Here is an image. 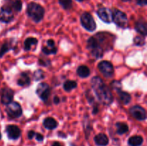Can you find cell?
Wrapping results in <instances>:
<instances>
[{
  "instance_id": "6da1fadb",
  "label": "cell",
  "mask_w": 147,
  "mask_h": 146,
  "mask_svg": "<svg viewBox=\"0 0 147 146\" xmlns=\"http://www.w3.org/2000/svg\"><path fill=\"white\" fill-rule=\"evenodd\" d=\"M91 87L94 90L95 94L102 104L109 105L113 102V95L110 89L106 85L103 80L99 77H94L92 78Z\"/></svg>"
},
{
  "instance_id": "7a4b0ae2",
  "label": "cell",
  "mask_w": 147,
  "mask_h": 146,
  "mask_svg": "<svg viewBox=\"0 0 147 146\" xmlns=\"http://www.w3.org/2000/svg\"><path fill=\"white\" fill-rule=\"evenodd\" d=\"M27 13L34 22H39L44 17L45 9L40 4L35 2H31L27 6Z\"/></svg>"
},
{
  "instance_id": "3957f363",
  "label": "cell",
  "mask_w": 147,
  "mask_h": 146,
  "mask_svg": "<svg viewBox=\"0 0 147 146\" xmlns=\"http://www.w3.org/2000/svg\"><path fill=\"white\" fill-rule=\"evenodd\" d=\"M88 48L91 52L92 55L96 58H100L103 57V49L100 47L98 39L94 36L91 37L88 40Z\"/></svg>"
},
{
  "instance_id": "277c9868",
  "label": "cell",
  "mask_w": 147,
  "mask_h": 146,
  "mask_svg": "<svg viewBox=\"0 0 147 146\" xmlns=\"http://www.w3.org/2000/svg\"><path fill=\"white\" fill-rule=\"evenodd\" d=\"M112 21L121 28H126L128 26L127 16L121 10L114 9L112 11Z\"/></svg>"
},
{
  "instance_id": "5b68a950",
  "label": "cell",
  "mask_w": 147,
  "mask_h": 146,
  "mask_svg": "<svg viewBox=\"0 0 147 146\" xmlns=\"http://www.w3.org/2000/svg\"><path fill=\"white\" fill-rule=\"evenodd\" d=\"M6 111L10 118H18L22 115V110L17 102H11L9 104H7Z\"/></svg>"
},
{
  "instance_id": "8992f818",
  "label": "cell",
  "mask_w": 147,
  "mask_h": 146,
  "mask_svg": "<svg viewBox=\"0 0 147 146\" xmlns=\"http://www.w3.org/2000/svg\"><path fill=\"white\" fill-rule=\"evenodd\" d=\"M81 24L86 30L89 31H93L96 29V21L91 14L88 12L83 13L80 17Z\"/></svg>"
},
{
  "instance_id": "52a82bcc",
  "label": "cell",
  "mask_w": 147,
  "mask_h": 146,
  "mask_svg": "<svg viewBox=\"0 0 147 146\" xmlns=\"http://www.w3.org/2000/svg\"><path fill=\"white\" fill-rule=\"evenodd\" d=\"M98 69L104 77L109 78L113 74V66L108 61H102L98 64Z\"/></svg>"
},
{
  "instance_id": "ba28073f",
  "label": "cell",
  "mask_w": 147,
  "mask_h": 146,
  "mask_svg": "<svg viewBox=\"0 0 147 146\" xmlns=\"http://www.w3.org/2000/svg\"><path fill=\"white\" fill-rule=\"evenodd\" d=\"M36 93L42 100L46 101L50 94V86L47 83H40L37 87Z\"/></svg>"
},
{
  "instance_id": "9c48e42d",
  "label": "cell",
  "mask_w": 147,
  "mask_h": 146,
  "mask_svg": "<svg viewBox=\"0 0 147 146\" xmlns=\"http://www.w3.org/2000/svg\"><path fill=\"white\" fill-rule=\"evenodd\" d=\"M131 115L133 116L134 118L138 120H144L146 118V111L142 107L139 105H135L131 107L129 110Z\"/></svg>"
},
{
  "instance_id": "30bf717a",
  "label": "cell",
  "mask_w": 147,
  "mask_h": 146,
  "mask_svg": "<svg viewBox=\"0 0 147 146\" xmlns=\"http://www.w3.org/2000/svg\"><path fill=\"white\" fill-rule=\"evenodd\" d=\"M14 19L12 11L9 7H2L0 9V21L4 23H9Z\"/></svg>"
},
{
  "instance_id": "8fae6325",
  "label": "cell",
  "mask_w": 147,
  "mask_h": 146,
  "mask_svg": "<svg viewBox=\"0 0 147 146\" xmlns=\"http://www.w3.org/2000/svg\"><path fill=\"white\" fill-rule=\"evenodd\" d=\"M97 14L99 18L105 23H111L112 21V11L109 9L103 7L97 11Z\"/></svg>"
},
{
  "instance_id": "7c38bea8",
  "label": "cell",
  "mask_w": 147,
  "mask_h": 146,
  "mask_svg": "<svg viewBox=\"0 0 147 146\" xmlns=\"http://www.w3.org/2000/svg\"><path fill=\"white\" fill-rule=\"evenodd\" d=\"M13 97H14V92L10 88L5 87L1 90V101L2 104L6 105L9 104L11 102H12Z\"/></svg>"
},
{
  "instance_id": "4fadbf2b",
  "label": "cell",
  "mask_w": 147,
  "mask_h": 146,
  "mask_svg": "<svg viewBox=\"0 0 147 146\" xmlns=\"http://www.w3.org/2000/svg\"><path fill=\"white\" fill-rule=\"evenodd\" d=\"M7 136L11 140H17L21 135V130L17 126L14 125H8L6 128Z\"/></svg>"
},
{
  "instance_id": "5bb4252c",
  "label": "cell",
  "mask_w": 147,
  "mask_h": 146,
  "mask_svg": "<svg viewBox=\"0 0 147 146\" xmlns=\"http://www.w3.org/2000/svg\"><path fill=\"white\" fill-rule=\"evenodd\" d=\"M6 2V7H9L10 9H13L15 11H20L22 7L21 0H4Z\"/></svg>"
},
{
  "instance_id": "9a60e30c",
  "label": "cell",
  "mask_w": 147,
  "mask_h": 146,
  "mask_svg": "<svg viewBox=\"0 0 147 146\" xmlns=\"http://www.w3.org/2000/svg\"><path fill=\"white\" fill-rule=\"evenodd\" d=\"M94 141L98 146H106L109 143V137L104 133H99L95 136Z\"/></svg>"
},
{
  "instance_id": "2e32d148",
  "label": "cell",
  "mask_w": 147,
  "mask_h": 146,
  "mask_svg": "<svg viewBox=\"0 0 147 146\" xmlns=\"http://www.w3.org/2000/svg\"><path fill=\"white\" fill-rule=\"evenodd\" d=\"M43 52L47 55L49 54H54L57 52V48L55 46V42L53 40H49L47 41V46L44 47L42 49Z\"/></svg>"
},
{
  "instance_id": "e0dca14e",
  "label": "cell",
  "mask_w": 147,
  "mask_h": 146,
  "mask_svg": "<svg viewBox=\"0 0 147 146\" xmlns=\"http://www.w3.org/2000/svg\"><path fill=\"white\" fill-rule=\"evenodd\" d=\"M135 29L142 35L146 36L147 34L146 23L143 20H139V21H136V25H135Z\"/></svg>"
},
{
  "instance_id": "ac0fdd59",
  "label": "cell",
  "mask_w": 147,
  "mask_h": 146,
  "mask_svg": "<svg viewBox=\"0 0 147 146\" xmlns=\"http://www.w3.org/2000/svg\"><path fill=\"white\" fill-rule=\"evenodd\" d=\"M43 125L46 129L53 130L57 127V123L53 117H47L43 121Z\"/></svg>"
},
{
  "instance_id": "d6986e66",
  "label": "cell",
  "mask_w": 147,
  "mask_h": 146,
  "mask_svg": "<svg viewBox=\"0 0 147 146\" xmlns=\"http://www.w3.org/2000/svg\"><path fill=\"white\" fill-rule=\"evenodd\" d=\"M144 142V139L142 136L134 135L131 137L128 140V144L130 146H141Z\"/></svg>"
},
{
  "instance_id": "ffe728a7",
  "label": "cell",
  "mask_w": 147,
  "mask_h": 146,
  "mask_svg": "<svg viewBox=\"0 0 147 146\" xmlns=\"http://www.w3.org/2000/svg\"><path fill=\"white\" fill-rule=\"evenodd\" d=\"M77 74L82 78H86L90 75V70L87 66L81 65L77 69Z\"/></svg>"
},
{
  "instance_id": "44dd1931",
  "label": "cell",
  "mask_w": 147,
  "mask_h": 146,
  "mask_svg": "<svg viewBox=\"0 0 147 146\" xmlns=\"http://www.w3.org/2000/svg\"><path fill=\"white\" fill-rule=\"evenodd\" d=\"M30 83V78L28 74L25 72L22 73L20 77L17 80V84L20 86L29 85Z\"/></svg>"
},
{
  "instance_id": "7402d4cb",
  "label": "cell",
  "mask_w": 147,
  "mask_h": 146,
  "mask_svg": "<svg viewBox=\"0 0 147 146\" xmlns=\"http://www.w3.org/2000/svg\"><path fill=\"white\" fill-rule=\"evenodd\" d=\"M118 94H119V97L120 98L121 101L124 104H127L130 102L131 100V97L130 94L128 92H123L122 90L117 92Z\"/></svg>"
},
{
  "instance_id": "603a6c76",
  "label": "cell",
  "mask_w": 147,
  "mask_h": 146,
  "mask_svg": "<svg viewBox=\"0 0 147 146\" xmlns=\"http://www.w3.org/2000/svg\"><path fill=\"white\" fill-rule=\"evenodd\" d=\"M37 42H38V41H37V40L36 38H34V37H28L24 41V50L29 51L31 49L32 46L36 45L37 44Z\"/></svg>"
},
{
  "instance_id": "cb8c5ba5",
  "label": "cell",
  "mask_w": 147,
  "mask_h": 146,
  "mask_svg": "<svg viewBox=\"0 0 147 146\" xmlns=\"http://www.w3.org/2000/svg\"><path fill=\"white\" fill-rule=\"evenodd\" d=\"M117 128V133L119 135H123L129 131V126L124 123H117L116 125Z\"/></svg>"
},
{
  "instance_id": "d4e9b609",
  "label": "cell",
  "mask_w": 147,
  "mask_h": 146,
  "mask_svg": "<svg viewBox=\"0 0 147 146\" xmlns=\"http://www.w3.org/2000/svg\"><path fill=\"white\" fill-rule=\"evenodd\" d=\"M77 87V82L76 81H72V80H67V81L65 82L64 84H63V88L65 91L70 92L73 89Z\"/></svg>"
},
{
  "instance_id": "484cf974",
  "label": "cell",
  "mask_w": 147,
  "mask_h": 146,
  "mask_svg": "<svg viewBox=\"0 0 147 146\" xmlns=\"http://www.w3.org/2000/svg\"><path fill=\"white\" fill-rule=\"evenodd\" d=\"M60 5L63 7V9L66 10L70 9L72 8V0H58Z\"/></svg>"
},
{
  "instance_id": "4316f807",
  "label": "cell",
  "mask_w": 147,
  "mask_h": 146,
  "mask_svg": "<svg viewBox=\"0 0 147 146\" xmlns=\"http://www.w3.org/2000/svg\"><path fill=\"white\" fill-rule=\"evenodd\" d=\"M45 72L42 70H37L34 72V79L36 81L41 80L44 79L45 77Z\"/></svg>"
},
{
  "instance_id": "83f0119b",
  "label": "cell",
  "mask_w": 147,
  "mask_h": 146,
  "mask_svg": "<svg viewBox=\"0 0 147 146\" xmlns=\"http://www.w3.org/2000/svg\"><path fill=\"white\" fill-rule=\"evenodd\" d=\"M11 50V47H10L9 44H4L2 45V47L0 49V57H2L6 52H7L8 51Z\"/></svg>"
},
{
  "instance_id": "f1b7e54d",
  "label": "cell",
  "mask_w": 147,
  "mask_h": 146,
  "mask_svg": "<svg viewBox=\"0 0 147 146\" xmlns=\"http://www.w3.org/2000/svg\"><path fill=\"white\" fill-rule=\"evenodd\" d=\"M134 42L136 45L137 46H142L145 44V40L143 37H140V36H138L136 37L134 39Z\"/></svg>"
},
{
  "instance_id": "f546056e",
  "label": "cell",
  "mask_w": 147,
  "mask_h": 146,
  "mask_svg": "<svg viewBox=\"0 0 147 146\" xmlns=\"http://www.w3.org/2000/svg\"><path fill=\"white\" fill-rule=\"evenodd\" d=\"M111 87H113V89L114 90H116V92H119L120 90H121V84L120 82L119 81H113L111 82Z\"/></svg>"
},
{
  "instance_id": "4dcf8cb0",
  "label": "cell",
  "mask_w": 147,
  "mask_h": 146,
  "mask_svg": "<svg viewBox=\"0 0 147 146\" xmlns=\"http://www.w3.org/2000/svg\"><path fill=\"white\" fill-rule=\"evenodd\" d=\"M35 136H36V140H37L38 142H42L43 140H44V137L42 134L40 133H35Z\"/></svg>"
},
{
  "instance_id": "1f68e13d",
  "label": "cell",
  "mask_w": 147,
  "mask_h": 146,
  "mask_svg": "<svg viewBox=\"0 0 147 146\" xmlns=\"http://www.w3.org/2000/svg\"><path fill=\"white\" fill-rule=\"evenodd\" d=\"M35 135V132L33 131V130H30L27 133V137H28L29 139H32L34 137V136Z\"/></svg>"
},
{
  "instance_id": "d6a6232c",
  "label": "cell",
  "mask_w": 147,
  "mask_h": 146,
  "mask_svg": "<svg viewBox=\"0 0 147 146\" xmlns=\"http://www.w3.org/2000/svg\"><path fill=\"white\" fill-rule=\"evenodd\" d=\"M136 1L140 6H145L147 4V0H136Z\"/></svg>"
},
{
  "instance_id": "836d02e7",
  "label": "cell",
  "mask_w": 147,
  "mask_h": 146,
  "mask_svg": "<svg viewBox=\"0 0 147 146\" xmlns=\"http://www.w3.org/2000/svg\"><path fill=\"white\" fill-rule=\"evenodd\" d=\"M53 101H54L55 104H58V103L60 102V100L57 96H55V97H54V99H53Z\"/></svg>"
},
{
  "instance_id": "e575fe53",
  "label": "cell",
  "mask_w": 147,
  "mask_h": 146,
  "mask_svg": "<svg viewBox=\"0 0 147 146\" xmlns=\"http://www.w3.org/2000/svg\"><path fill=\"white\" fill-rule=\"evenodd\" d=\"M52 146H63V145L61 144V143H59V142L55 141L52 144Z\"/></svg>"
},
{
  "instance_id": "d590c367",
  "label": "cell",
  "mask_w": 147,
  "mask_h": 146,
  "mask_svg": "<svg viewBox=\"0 0 147 146\" xmlns=\"http://www.w3.org/2000/svg\"><path fill=\"white\" fill-rule=\"evenodd\" d=\"M123 1H125V2H126V1H131V0H122Z\"/></svg>"
},
{
  "instance_id": "8d00e7d4",
  "label": "cell",
  "mask_w": 147,
  "mask_h": 146,
  "mask_svg": "<svg viewBox=\"0 0 147 146\" xmlns=\"http://www.w3.org/2000/svg\"><path fill=\"white\" fill-rule=\"evenodd\" d=\"M77 1H83V0H77Z\"/></svg>"
},
{
  "instance_id": "74e56055",
  "label": "cell",
  "mask_w": 147,
  "mask_h": 146,
  "mask_svg": "<svg viewBox=\"0 0 147 146\" xmlns=\"http://www.w3.org/2000/svg\"><path fill=\"white\" fill-rule=\"evenodd\" d=\"M71 146H76V145H75L74 144H72V145H71Z\"/></svg>"
},
{
  "instance_id": "f35d334b",
  "label": "cell",
  "mask_w": 147,
  "mask_h": 146,
  "mask_svg": "<svg viewBox=\"0 0 147 146\" xmlns=\"http://www.w3.org/2000/svg\"><path fill=\"white\" fill-rule=\"evenodd\" d=\"M1 133H0V139H1Z\"/></svg>"
}]
</instances>
